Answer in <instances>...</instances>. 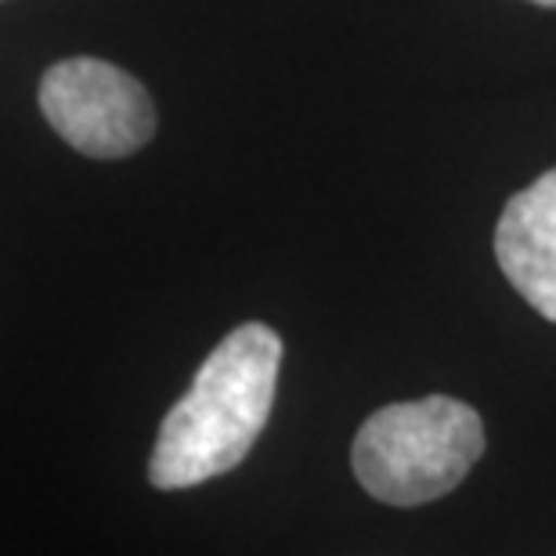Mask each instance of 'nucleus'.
<instances>
[{
  "label": "nucleus",
  "instance_id": "obj_1",
  "mask_svg": "<svg viewBox=\"0 0 556 556\" xmlns=\"http://www.w3.org/2000/svg\"><path fill=\"white\" fill-rule=\"evenodd\" d=\"M278 369L282 340L271 326L247 321L231 329L166 413L152 444L149 481L160 492H181L236 470L271 416Z\"/></svg>",
  "mask_w": 556,
  "mask_h": 556
},
{
  "label": "nucleus",
  "instance_id": "obj_2",
  "mask_svg": "<svg viewBox=\"0 0 556 556\" xmlns=\"http://www.w3.org/2000/svg\"><path fill=\"white\" fill-rule=\"evenodd\" d=\"M484 455V422L459 397L383 405L351 444L358 484L387 506H427L466 481Z\"/></svg>",
  "mask_w": 556,
  "mask_h": 556
},
{
  "label": "nucleus",
  "instance_id": "obj_3",
  "mask_svg": "<svg viewBox=\"0 0 556 556\" xmlns=\"http://www.w3.org/2000/svg\"><path fill=\"white\" fill-rule=\"evenodd\" d=\"M37 98L54 135L91 160H124L155 135L149 91L105 59L54 62Z\"/></svg>",
  "mask_w": 556,
  "mask_h": 556
},
{
  "label": "nucleus",
  "instance_id": "obj_4",
  "mask_svg": "<svg viewBox=\"0 0 556 556\" xmlns=\"http://www.w3.org/2000/svg\"><path fill=\"white\" fill-rule=\"evenodd\" d=\"M495 261L509 286L556 321V166L503 206L495 225Z\"/></svg>",
  "mask_w": 556,
  "mask_h": 556
},
{
  "label": "nucleus",
  "instance_id": "obj_5",
  "mask_svg": "<svg viewBox=\"0 0 556 556\" xmlns=\"http://www.w3.org/2000/svg\"><path fill=\"white\" fill-rule=\"evenodd\" d=\"M531 4H542V8H556V0H531Z\"/></svg>",
  "mask_w": 556,
  "mask_h": 556
}]
</instances>
